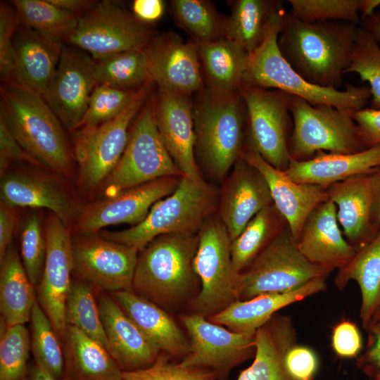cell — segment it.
<instances>
[{"label":"cell","instance_id":"6da1fadb","mask_svg":"<svg viewBox=\"0 0 380 380\" xmlns=\"http://www.w3.org/2000/svg\"><path fill=\"white\" fill-rule=\"evenodd\" d=\"M359 27L338 20L304 22L286 12L278 46L284 59L305 80L338 89L351 62Z\"/></svg>","mask_w":380,"mask_h":380},{"label":"cell","instance_id":"7a4b0ae2","mask_svg":"<svg viewBox=\"0 0 380 380\" xmlns=\"http://www.w3.org/2000/svg\"><path fill=\"white\" fill-rule=\"evenodd\" d=\"M193 119L197 166L204 179L220 184L246 142L247 110L241 91L217 94L203 87L193 101Z\"/></svg>","mask_w":380,"mask_h":380},{"label":"cell","instance_id":"3957f363","mask_svg":"<svg viewBox=\"0 0 380 380\" xmlns=\"http://www.w3.org/2000/svg\"><path fill=\"white\" fill-rule=\"evenodd\" d=\"M1 115L20 144L42 166L68 176L72 156L64 127L42 96L13 80L1 85Z\"/></svg>","mask_w":380,"mask_h":380},{"label":"cell","instance_id":"277c9868","mask_svg":"<svg viewBox=\"0 0 380 380\" xmlns=\"http://www.w3.org/2000/svg\"><path fill=\"white\" fill-rule=\"evenodd\" d=\"M198 233L158 236L139 252L132 291L160 307L177 306L188 300L200 280L194 261Z\"/></svg>","mask_w":380,"mask_h":380},{"label":"cell","instance_id":"5b68a950","mask_svg":"<svg viewBox=\"0 0 380 380\" xmlns=\"http://www.w3.org/2000/svg\"><path fill=\"white\" fill-rule=\"evenodd\" d=\"M285 10L271 20L261 45L248 53L243 83L274 89L303 99L313 106L327 104L357 111L371 99L369 86L347 84L344 90L312 84L300 76L282 56L278 46Z\"/></svg>","mask_w":380,"mask_h":380},{"label":"cell","instance_id":"8992f818","mask_svg":"<svg viewBox=\"0 0 380 380\" xmlns=\"http://www.w3.org/2000/svg\"><path fill=\"white\" fill-rule=\"evenodd\" d=\"M219 194L220 187L204 178L182 177L175 191L157 201L140 224L121 231L97 233L139 251L163 234L198 233L205 220L217 213Z\"/></svg>","mask_w":380,"mask_h":380},{"label":"cell","instance_id":"52a82bcc","mask_svg":"<svg viewBox=\"0 0 380 380\" xmlns=\"http://www.w3.org/2000/svg\"><path fill=\"white\" fill-rule=\"evenodd\" d=\"M167 177H184L168 153L154 118L153 94L134 119L120 160L99 187L102 198Z\"/></svg>","mask_w":380,"mask_h":380},{"label":"cell","instance_id":"ba28073f","mask_svg":"<svg viewBox=\"0 0 380 380\" xmlns=\"http://www.w3.org/2000/svg\"><path fill=\"white\" fill-rule=\"evenodd\" d=\"M293 128L289 142L291 160L304 161L319 151L350 154L367 149L353 119L355 111L330 105L313 106L291 95Z\"/></svg>","mask_w":380,"mask_h":380},{"label":"cell","instance_id":"9c48e42d","mask_svg":"<svg viewBox=\"0 0 380 380\" xmlns=\"http://www.w3.org/2000/svg\"><path fill=\"white\" fill-rule=\"evenodd\" d=\"M332 271L308 260L287 226L241 272L236 281L237 300L285 293Z\"/></svg>","mask_w":380,"mask_h":380},{"label":"cell","instance_id":"30bf717a","mask_svg":"<svg viewBox=\"0 0 380 380\" xmlns=\"http://www.w3.org/2000/svg\"><path fill=\"white\" fill-rule=\"evenodd\" d=\"M198 243L194 261L201 289L191 301L194 312L206 318L237 300L232 240L217 213L211 215L198 232Z\"/></svg>","mask_w":380,"mask_h":380},{"label":"cell","instance_id":"8fae6325","mask_svg":"<svg viewBox=\"0 0 380 380\" xmlns=\"http://www.w3.org/2000/svg\"><path fill=\"white\" fill-rule=\"evenodd\" d=\"M153 83L143 87L128 107L113 120L73 132L72 153L78 165L79 184L84 189H98L120 160L130 126L151 94Z\"/></svg>","mask_w":380,"mask_h":380},{"label":"cell","instance_id":"7c38bea8","mask_svg":"<svg viewBox=\"0 0 380 380\" xmlns=\"http://www.w3.org/2000/svg\"><path fill=\"white\" fill-rule=\"evenodd\" d=\"M240 91L247 110L246 143L267 163L286 171L291 161L289 142L293 128L291 95L246 83Z\"/></svg>","mask_w":380,"mask_h":380},{"label":"cell","instance_id":"4fadbf2b","mask_svg":"<svg viewBox=\"0 0 380 380\" xmlns=\"http://www.w3.org/2000/svg\"><path fill=\"white\" fill-rule=\"evenodd\" d=\"M156 32L132 13L108 0L96 1L78 18L65 44L80 48L94 59L129 50L145 49Z\"/></svg>","mask_w":380,"mask_h":380},{"label":"cell","instance_id":"5bb4252c","mask_svg":"<svg viewBox=\"0 0 380 380\" xmlns=\"http://www.w3.org/2000/svg\"><path fill=\"white\" fill-rule=\"evenodd\" d=\"M180 319L190 338V351L180 362L184 367L213 371L223 380L255 355V334L232 331L196 313L182 315Z\"/></svg>","mask_w":380,"mask_h":380},{"label":"cell","instance_id":"9a60e30c","mask_svg":"<svg viewBox=\"0 0 380 380\" xmlns=\"http://www.w3.org/2000/svg\"><path fill=\"white\" fill-rule=\"evenodd\" d=\"M73 270L84 281L113 292L132 291L139 250L98 233L72 239Z\"/></svg>","mask_w":380,"mask_h":380},{"label":"cell","instance_id":"2e32d148","mask_svg":"<svg viewBox=\"0 0 380 380\" xmlns=\"http://www.w3.org/2000/svg\"><path fill=\"white\" fill-rule=\"evenodd\" d=\"M182 178H160L83 206L73 224V229L78 234H83L97 233L110 225H137L146 217L157 201L175 191Z\"/></svg>","mask_w":380,"mask_h":380},{"label":"cell","instance_id":"e0dca14e","mask_svg":"<svg viewBox=\"0 0 380 380\" xmlns=\"http://www.w3.org/2000/svg\"><path fill=\"white\" fill-rule=\"evenodd\" d=\"M96 85L92 56L80 48L64 44L54 77L43 99L64 128L75 132Z\"/></svg>","mask_w":380,"mask_h":380},{"label":"cell","instance_id":"ac0fdd59","mask_svg":"<svg viewBox=\"0 0 380 380\" xmlns=\"http://www.w3.org/2000/svg\"><path fill=\"white\" fill-rule=\"evenodd\" d=\"M70 227L51 215L45 224L46 255L42 278L38 285L39 305L58 337L65 338V305L73 270Z\"/></svg>","mask_w":380,"mask_h":380},{"label":"cell","instance_id":"d6986e66","mask_svg":"<svg viewBox=\"0 0 380 380\" xmlns=\"http://www.w3.org/2000/svg\"><path fill=\"white\" fill-rule=\"evenodd\" d=\"M150 77L163 91L191 96L203 89L198 43L168 32L156 34L144 49Z\"/></svg>","mask_w":380,"mask_h":380},{"label":"cell","instance_id":"ffe728a7","mask_svg":"<svg viewBox=\"0 0 380 380\" xmlns=\"http://www.w3.org/2000/svg\"><path fill=\"white\" fill-rule=\"evenodd\" d=\"M272 203L262 175L240 158L220 184L217 213L232 241L257 213Z\"/></svg>","mask_w":380,"mask_h":380},{"label":"cell","instance_id":"44dd1931","mask_svg":"<svg viewBox=\"0 0 380 380\" xmlns=\"http://www.w3.org/2000/svg\"><path fill=\"white\" fill-rule=\"evenodd\" d=\"M154 118L162 141L184 177L203 179L194 156L195 133L191 96L163 91L153 94Z\"/></svg>","mask_w":380,"mask_h":380},{"label":"cell","instance_id":"7402d4cb","mask_svg":"<svg viewBox=\"0 0 380 380\" xmlns=\"http://www.w3.org/2000/svg\"><path fill=\"white\" fill-rule=\"evenodd\" d=\"M1 201L12 206L49 209L65 225L75 222L83 205L58 179L33 171H18L1 177Z\"/></svg>","mask_w":380,"mask_h":380},{"label":"cell","instance_id":"603a6c76","mask_svg":"<svg viewBox=\"0 0 380 380\" xmlns=\"http://www.w3.org/2000/svg\"><path fill=\"white\" fill-rule=\"evenodd\" d=\"M241 158L253 165L265 179L273 203L286 219L294 241H298L303 225L318 205L329 200L327 188L291 180L284 171L267 163L246 143Z\"/></svg>","mask_w":380,"mask_h":380},{"label":"cell","instance_id":"cb8c5ba5","mask_svg":"<svg viewBox=\"0 0 380 380\" xmlns=\"http://www.w3.org/2000/svg\"><path fill=\"white\" fill-rule=\"evenodd\" d=\"M296 245L308 260L331 271L344 267L356 253L340 229L336 206L330 199L308 217Z\"/></svg>","mask_w":380,"mask_h":380},{"label":"cell","instance_id":"d4e9b609","mask_svg":"<svg viewBox=\"0 0 380 380\" xmlns=\"http://www.w3.org/2000/svg\"><path fill=\"white\" fill-rule=\"evenodd\" d=\"M98 307L110 345V354L122 371H135L151 366L160 350L122 310L116 300L102 295Z\"/></svg>","mask_w":380,"mask_h":380},{"label":"cell","instance_id":"484cf974","mask_svg":"<svg viewBox=\"0 0 380 380\" xmlns=\"http://www.w3.org/2000/svg\"><path fill=\"white\" fill-rule=\"evenodd\" d=\"M13 44L11 80L44 97L54 77L64 43L19 23Z\"/></svg>","mask_w":380,"mask_h":380},{"label":"cell","instance_id":"4316f807","mask_svg":"<svg viewBox=\"0 0 380 380\" xmlns=\"http://www.w3.org/2000/svg\"><path fill=\"white\" fill-rule=\"evenodd\" d=\"M326 279L327 277L314 279L285 293H265L248 300H237L208 319L234 332L255 334L280 309L324 291Z\"/></svg>","mask_w":380,"mask_h":380},{"label":"cell","instance_id":"83f0119b","mask_svg":"<svg viewBox=\"0 0 380 380\" xmlns=\"http://www.w3.org/2000/svg\"><path fill=\"white\" fill-rule=\"evenodd\" d=\"M329 199L336 206L343 234L356 250L377 232L371 223L373 194L369 173L351 177L327 187Z\"/></svg>","mask_w":380,"mask_h":380},{"label":"cell","instance_id":"f1b7e54d","mask_svg":"<svg viewBox=\"0 0 380 380\" xmlns=\"http://www.w3.org/2000/svg\"><path fill=\"white\" fill-rule=\"evenodd\" d=\"M380 166V145L350 154L317 152L304 161L291 160L285 173L293 182L327 188L351 177L369 174Z\"/></svg>","mask_w":380,"mask_h":380},{"label":"cell","instance_id":"f546056e","mask_svg":"<svg viewBox=\"0 0 380 380\" xmlns=\"http://www.w3.org/2000/svg\"><path fill=\"white\" fill-rule=\"evenodd\" d=\"M296 341L290 317L274 315L256 331L254 360L236 380H298L285 364L286 354Z\"/></svg>","mask_w":380,"mask_h":380},{"label":"cell","instance_id":"4dcf8cb0","mask_svg":"<svg viewBox=\"0 0 380 380\" xmlns=\"http://www.w3.org/2000/svg\"><path fill=\"white\" fill-rule=\"evenodd\" d=\"M114 299L158 349L170 357H184L189 341L174 319L161 307L133 291L113 292Z\"/></svg>","mask_w":380,"mask_h":380},{"label":"cell","instance_id":"1f68e13d","mask_svg":"<svg viewBox=\"0 0 380 380\" xmlns=\"http://www.w3.org/2000/svg\"><path fill=\"white\" fill-rule=\"evenodd\" d=\"M197 43L205 88L217 94L240 91L248 53L227 38Z\"/></svg>","mask_w":380,"mask_h":380},{"label":"cell","instance_id":"d6a6232c","mask_svg":"<svg viewBox=\"0 0 380 380\" xmlns=\"http://www.w3.org/2000/svg\"><path fill=\"white\" fill-rule=\"evenodd\" d=\"M65 380H120L122 371L108 351L75 327L67 325Z\"/></svg>","mask_w":380,"mask_h":380},{"label":"cell","instance_id":"836d02e7","mask_svg":"<svg viewBox=\"0 0 380 380\" xmlns=\"http://www.w3.org/2000/svg\"><path fill=\"white\" fill-rule=\"evenodd\" d=\"M350 280L358 284L361 291L360 317L367 330L380 308V229L369 242L356 250L348 265L338 270L334 282L342 290Z\"/></svg>","mask_w":380,"mask_h":380},{"label":"cell","instance_id":"e575fe53","mask_svg":"<svg viewBox=\"0 0 380 380\" xmlns=\"http://www.w3.org/2000/svg\"><path fill=\"white\" fill-rule=\"evenodd\" d=\"M1 262L0 311L7 326L24 324L37 301L17 249L10 246Z\"/></svg>","mask_w":380,"mask_h":380},{"label":"cell","instance_id":"d590c367","mask_svg":"<svg viewBox=\"0 0 380 380\" xmlns=\"http://www.w3.org/2000/svg\"><path fill=\"white\" fill-rule=\"evenodd\" d=\"M230 5L225 38L248 53L261 45L271 20L284 9L283 1L279 0H235L230 1Z\"/></svg>","mask_w":380,"mask_h":380},{"label":"cell","instance_id":"8d00e7d4","mask_svg":"<svg viewBox=\"0 0 380 380\" xmlns=\"http://www.w3.org/2000/svg\"><path fill=\"white\" fill-rule=\"evenodd\" d=\"M287 226L286 219L274 203L257 213L232 241L235 272L243 271Z\"/></svg>","mask_w":380,"mask_h":380},{"label":"cell","instance_id":"74e56055","mask_svg":"<svg viewBox=\"0 0 380 380\" xmlns=\"http://www.w3.org/2000/svg\"><path fill=\"white\" fill-rule=\"evenodd\" d=\"M94 60L97 85L138 91L153 82L144 49L125 51Z\"/></svg>","mask_w":380,"mask_h":380},{"label":"cell","instance_id":"f35d334b","mask_svg":"<svg viewBox=\"0 0 380 380\" xmlns=\"http://www.w3.org/2000/svg\"><path fill=\"white\" fill-rule=\"evenodd\" d=\"M10 2L16 10L20 24L63 42L77 26V15L57 6L50 0Z\"/></svg>","mask_w":380,"mask_h":380},{"label":"cell","instance_id":"ab89813d","mask_svg":"<svg viewBox=\"0 0 380 380\" xmlns=\"http://www.w3.org/2000/svg\"><path fill=\"white\" fill-rule=\"evenodd\" d=\"M172 18L196 42H214L225 38L227 18L215 6L205 0L170 1Z\"/></svg>","mask_w":380,"mask_h":380},{"label":"cell","instance_id":"60d3db41","mask_svg":"<svg viewBox=\"0 0 380 380\" xmlns=\"http://www.w3.org/2000/svg\"><path fill=\"white\" fill-rule=\"evenodd\" d=\"M67 325L75 327L104 347L110 345L95 302L92 289L85 281H72L65 305Z\"/></svg>","mask_w":380,"mask_h":380},{"label":"cell","instance_id":"b9f144b4","mask_svg":"<svg viewBox=\"0 0 380 380\" xmlns=\"http://www.w3.org/2000/svg\"><path fill=\"white\" fill-rule=\"evenodd\" d=\"M31 347L35 364L57 379H63L64 357L51 322L35 302L30 315Z\"/></svg>","mask_w":380,"mask_h":380},{"label":"cell","instance_id":"7bdbcfd3","mask_svg":"<svg viewBox=\"0 0 380 380\" xmlns=\"http://www.w3.org/2000/svg\"><path fill=\"white\" fill-rule=\"evenodd\" d=\"M30 343L24 324L7 326L1 318L0 380H27Z\"/></svg>","mask_w":380,"mask_h":380},{"label":"cell","instance_id":"ee69618b","mask_svg":"<svg viewBox=\"0 0 380 380\" xmlns=\"http://www.w3.org/2000/svg\"><path fill=\"white\" fill-rule=\"evenodd\" d=\"M350 72L357 74L362 81L369 84L372 94L370 108L380 110V44L360 26L346 74Z\"/></svg>","mask_w":380,"mask_h":380},{"label":"cell","instance_id":"f6af8a7d","mask_svg":"<svg viewBox=\"0 0 380 380\" xmlns=\"http://www.w3.org/2000/svg\"><path fill=\"white\" fill-rule=\"evenodd\" d=\"M139 90H122L107 85H96L77 129L99 126L113 120L128 107Z\"/></svg>","mask_w":380,"mask_h":380},{"label":"cell","instance_id":"bcb514c9","mask_svg":"<svg viewBox=\"0 0 380 380\" xmlns=\"http://www.w3.org/2000/svg\"><path fill=\"white\" fill-rule=\"evenodd\" d=\"M290 13L308 23L338 20L360 25L358 0H289Z\"/></svg>","mask_w":380,"mask_h":380},{"label":"cell","instance_id":"7dc6e473","mask_svg":"<svg viewBox=\"0 0 380 380\" xmlns=\"http://www.w3.org/2000/svg\"><path fill=\"white\" fill-rule=\"evenodd\" d=\"M162 353L149 367L135 371H122L120 380H218L209 369L189 368L170 360Z\"/></svg>","mask_w":380,"mask_h":380},{"label":"cell","instance_id":"c3c4849f","mask_svg":"<svg viewBox=\"0 0 380 380\" xmlns=\"http://www.w3.org/2000/svg\"><path fill=\"white\" fill-rule=\"evenodd\" d=\"M23 265L32 284L39 285L42 278L46 255L45 234L35 214L27 220L21 236Z\"/></svg>","mask_w":380,"mask_h":380},{"label":"cell","instance_id":"681fc988","mask_svg":"<svg viewBox=\"0 0 380 380\" xmlns=\"http://www.w3.org/2000/svg\"><path fill=\"white\" fill-rule=\"evenodd\" d=\"M19 24L15 8L9 2L0 3V75L1 82L11 80L14 70L13 37Z\"/></svg>","mask_w":380,"mask_h":380},{"label":"cell","instance_id":"f907efd6","mask_svg":"<svg viewBox=\"0 0 380 380\" xmlns=\"http://www.w3.org/2000/svg\"><path fill=\"white\" fill-rule=\"evenodd\" d=\"M13 161H23L40 167L42 166L18 141L0 118V174L2 177L6 174L9 165Z\"/></svg>","mask_w":380,"mask_h":380},{"label":"cell","instance_id":"816d5d0a","mask_svg":"<svg viewBox=\"0 0 380 380\" xmlns=\"http://www.w3.org/2000/svg\"><path fill=\"white\" fill-rule=\"evenodd\" d=\"M285 364L296 379L312 380L317 368V359L310 348L296 344L286 353Z\"/></svg>","mask_w":380,"mask_h":380},{"label":"cell","instance_id":"f5cc1de1","mask_svg":"<svg viewBox=\"0 0 380 380\" xmlns=\"http://www.w3.org/2000/svg\"><path fill=\"white\" fill-rule=\"evenodd\" d=\"M331 344L336 353L343 357L356 356L362 348V338L355 324L343 321L334 329Z\"/></svg>","mask_w":380,"mask_h":380},{"label":"cell","instance_id":"db71d44e","mask_svg":"<svg viewBox=\"0 0 380 380\" xmlns=\"http://www.w3.org/2000/svg\"><path fill=\"white\" fill-rule=\"evenodd\" d=\"M361 141L366 148L380 145V110L365 108L353 114Z\"/></svg>","mask_w":380,"mask_h":380},{"label":"cell","instance_id":"11a10c76","mask_svg":"<svg viewBox=\"0 0 380 380\" xmlns=\"http://www.w3.org/2000/svg\"><path fill=\"white\" fill-rule=\"evenodd\" d=\"M357 366L369 380H380V332H369L365 351Z\"/></svg>","mask_w":380,"mask_h":380},{"label":"cell","instance_id":"9f6ffc18","mask_svg":"<svg viewBox=\"0 0 380 380\" xmlns=\"http://www.w3.org/2000/svg\"><path fill=\"white\" fill-rule=\"evenodd\" d=\"M15 208L2 201L0 204V261L11 246L17 221Z\"/></svg>","mask_w":380,"mask_h":380},{"label":"cell","instance_id":"6f0895ef","mask_svg":"<svg viewBox=\"0 0 380 380\" xmlns=\"http://www.w3.org/2000/svg\"><path fill=\"white\" fill-rule=\"evenodd\" d=\"M165 9V3L162 0H135L132 3V13L146 25L160 20Z\"/></svg>","mask_w":380,"mask_h":380},{"label":"cell","instance_id":"680465c9","mask_svg":"<svg viewBox=\"0 0 380 380\" xmlns=\"http://www.w3.org/2000/svg\"><path fill=\"white\" fill-rule=\"evenodd\" d=\"M373 194L371 223L374 230L380 229V166L369 173Z\"/></svg>","mask_w":380,"mask_h":380},{"label":"cell","instance_id":"91938a15","mask_svg":"<svg viewBox=\"0 0 380 380\" xmlns=\"http://www.w3.org/2000/svg\"><path fill=\"white\" fill-rule=\"evenodd\" d=\"M57 6L74 13L78 18L88 11L96 1L90 0H50Z\"/></svg>","mask_w":380,"mask_h":380},{"label":"cell","instance_id":"94428289","mask_svg":"<svg viewBox=\"0 0 380 380\" xmlns=\"http://www.w3.org/2000/svg\"><path fill=\"white\" fill-rule=\"evenodd\" d=\"M360 25L371 33L380 44V8L372 16L361 20Z\"/></svg>","mask_w":380,"mask_h":380},{"label":"cell","instance_id":"6125c7cd","mask_svg":"<svg viewBox=\"0 0 380 380\" xmlns=\"http://www.w3.org/2000/svg\"><path fill=\"white\" fill-rule=\"evenodd\" d=\"M380 8V0H358V12L360 13V21L372 16Z\"/></svg>","mask_w":380,"mask_h":380},{"label":"cell","instance_id":"be15d7a7","mask_svg":"<svg viewBox=\"0 0 380 380\" xmlns=\"http://www.w3.org/2000/svg\"><path fill=\"white\" fill-rule=\"evenodd\" d=\"M27 380H65L57 379L49 374L37 364L29 367Z\"/></svg>","mask_w":380,"mask_h":380},{"label":"cell","instance_id":"e7e4bbea","mask_svg":"<svg viewBox=\"0 0 380 380\" xmlns=\"http://www.w3.org/2000/svg\"><path fill=\"white\" fill-rule=\"evenodd\" d=\"M369 332H380V308L372 317L367 329Z\"/></svg>","mask_w":380,"mask_h":380}]
</instances>
